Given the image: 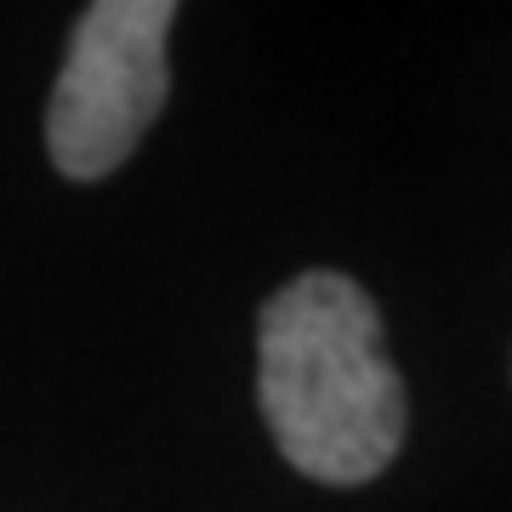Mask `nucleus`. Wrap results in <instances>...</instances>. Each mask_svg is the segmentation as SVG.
<instances>
[{"label": "nucleus", "mask_w": 512, "mask_h": 512, "mask_svg": "<svg viewBox=\"0 0 512 512\" xmlns=\"http://www.w3.org/2000/svg\"><path fill=\"white\" fill-rule=\"evenodd\" d=\"M171 0H97L80 12L46 103V154L63 177L97 183L143 143L171 92Z\"/></svg>", "instance_id": "2"}, {"label": "nucleus", "mask_w": 512, "mask_h": 512, "mask_svg": "<svg viewBox=\"0 0 512 512\" xmlns=\"http://www.w3.org/2000/svg\"><path fill=\"white\" fill-rule=\"evenodd\" d=\"M256 399L279 456L319 484H365L404 444V382L382 313L348 274H296L262 302Z\"/></svg>", "instance_id": "1"}]
</instances>
